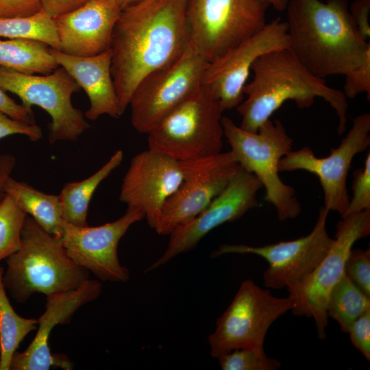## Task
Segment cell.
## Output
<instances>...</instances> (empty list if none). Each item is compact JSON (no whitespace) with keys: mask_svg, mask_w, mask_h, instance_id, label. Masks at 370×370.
Wrapping results in <instances>:
<instances>
[{"mask_svg":"<svg viewBox=\"0 0 370 370\" xmlns=\"http://www.w3.org/2000/svg\"><path fill=\"white\" fill-rule=\"evenodd\" d=\"M271 5H272L278 11H283L286 10L289 0H267Z\"/></svg>","mask_w":370,"mask_h":370,"instance_id":"40","label":"cell"},{"mask_svg":"<svg viewBox=\"0 0 370 370\" xmlns=\"http://www.w3.org/2000/svg\"><path fill=\"white\" fill-rule=\"evenodd\" d=\"M208 63L190 42L178 59L144 77L129 104L133 127L147 134L192 96L201 86Z\"/></svg>","mask_w":370,"mask_h":370,"instance_id":"9","label":"cell"},{"mask_svg":"<svg viewBox=\"0 0 370 370\" xmlns=\"http://www.w3.org/2000/svg\"><path fill=\"white\" fill-rule=\"evenodd\" d=\"M251 71L253 79L243 88L247 99L236 108L242 117V129L257 132L286 101H295L299 108H308L321 97L338 116V134L345 131L348 105L343 91L330 87L323 79L312 74L288 48L262 55Z\"/></svg>","mask_w":370,"mask_h":370,"instance_id":"3","label":"cell"},{"mask_svg":"<svg viewBox=\"0 0 370 370\" xmlns=\"http://www.w3.org/2000/svg\"><path fill=\"white\" fill-rule=\"evenodd\" d=\"M347 332L353 345L370 360V310L360 315L351 325Z\"/></svg>","mask_w":370,"mask_h":370,"instance_id":"33","label":"cell"},{"mask_svg":"<svg viewBox=\"0 0 370 370\" xmlns=\"http://www.w3.org/2000/svg\"><path fill=\"white\" fill-rule=\"evenodd\" d=\"M187 1L137 0L121 10L110 47L121 115L140 82L178 59L190 44Z\"/></svg>","mask_w":370,"mask_h":370,"instance_id":"1","label":"cell"},{"mask_svg":"<svg viewBox=\"0 0 370 370\" xmlns=\"http://www.w3.org/2000/svg\"><path fill=\"white\" fill-rule=\"evenodd\" d=\"M0 86L17 95L22 105H34L51 116L49 140L75 141L89 127L82 111L71 102L73 93L81 88L62 66L47 75L25 74L0 66Z\"/></svg>","mask_w":370,"mask_h":370,"instance_id":"11","label":"cell"},{"mask_svg":"<svg viewBox=\"0 0 370 370\" xmlns=\"http://www.w3.org/2000/svg\"><path fill=\"white\" fill-rule=\"evenodd\" d=\"M90 0H40L42 10L54 18L75 10Z\"/></svg>","mask_w":370,"mask_h":370,"instance_id":"38","label":"cell"},{"mask_svg":"<svg viewBox=\"0 0 370 370\" xmlns=\"http://www.w3.org/2000/svg\"><path fill=\"white\" fill-rule=\"evenodd\" d=\"M123 158V151L118 150L90 177L64 184L59 195L64 221L76 226L88 225V209L94 192L101 182L121 164Z\"/></svg>","mask_w":370,"mask_h":370,"instance_id":"23","label":"cell"},{"mask_svg":"<svg viewBox=\"0 0 370 370\" xmlns=\"http://www.w3.org/2000/svg\"><path fill=\"white\" fill-rule=\"evenodd\" d=\"M0 112L10 117L31 124L35 123L34 114L31 108L16 103L0 86Z\"/></svg>","mask_w":370,"mask_h":370,"instance_id":"36","label":"cell"},{"mask_svg":"<svg viewBox=\"0 0 370 370\" xmlns=\"http://www.w3.org/2000/svg\"><path fill=\"white\" fill-rule=\"evenodd\" d=\"M5 260L3 283L18 303L36 293L48 296L75 289L89 280V271L70 258L60 241L28 215L20 248Z\"/></svg>","mask_w":370,"mask_h":370,"instance_id":"4","label":"cell"},{"mask_svg":"<svg viewBox=\"0 0 370 370\" xmlns=\"http://www.w3.org/2000/svg\"><path fill=\"white\" fill-rule=\"evenodd\" d=\"M41 10L40 0H0V18L26 16Z\"/></svg>","mask_w":370,"mask_h":370,"instance_id":"35","label":"cell"},{"mask_svg":"<svg viewBox=\"0 0 370 370\" xmlns=\"http://www.w3.org/2000/svg\"><path fill=\"white\" fill-rule=\"evenodd\" d=\"M4 192L43 230L60 238L64 221L59 195L40 191L11 176L5 182Z\"/></svg>","mask_w":370,"mask_h":370,"instance_id":"22","label":"cell"},{"mask_svg":"<svg viewBox=\"0 0 370 370\" xmlns=\"http://www.w3.org/2000/svg\"><path fill=\"white\" fill-rule=\"evenodd\" d=\"M262 188L259 180L240 166L227 186L204 210L169 235V241L164 253L146 269V272L193 249L217 227L237 220L257 207V193Z\"/></svg>","mask_w":370,"mask_h":370,"instance_id":"16","label":"cell"},{"mask_svg":"<svg viewBox=\"0 0 370 370\" xmlns=\"http://www.w3.org/2000/svg\"><path fill=\"white\" fill-rule=\"evenodd\" d=\"M370 0H356L350 8V13L356 24L361 37L367 41L370 37L369 15Z\"/></svg>","mask_w":370,"mask_h":370,"instance_id":"37","label":"cell"},{"mask_svg":"<svg viewBox=\"0 0 370 370\" xmlns=\"http://www.w3.org/2000/svg\"><path fill=\"white\" fill-rule=\"evenodd\" d=\"M0 66L25 74L47 75L59 64L50 47L40 41L28 39L0 40Z\"/></svg>","mask_w":370,"mask_h":370,"instance_id":"24","label":"cell"},{"mask_svg":"<svg viewBox=\"0 0 370 370\" xmlns=\"http://www.w3.org/2000/svg\"><path fill=\"white\" fill-rule=\"evenodd\" d=\"M121 7L115 0H90L53 18L62 53L95 56L110 49Z\"/></svg>","mask_w":370,"mask_h":370,"instance_id":"20","label":"cell"},{"mask_svg":"<svg viewBox=\"0 0 370 370\" xmlns=\"http://www.w3.org/2000/svg\"><path fill=\"white\" fill-rule=\"evenodd\" d=\"M223 111L212 93L201 85L148 135V148L178 161L203 158L222 151Z\"/></svg>","mask_w":370,"mask_h":370,"instance_id":"6","label":"cell"},{"mask_svg":"<svg viewBox=\"0 0 370 370\" xmlns=\"http://www.w3.org/2000/svg\"><path fill=\"white\" fill-rule=\"evenodd\" d=\"M352 190L353 196L342 217L370 209V153L366 156L363 168L354 172Z\"/></svg>","mask_w":370,"mask_h":370,"instance_id":"30","label":"cell"},{"mask_svg":"<svg viewBox=\"0 0 370 370\" xmlns=\"http://www.w3.org/2000/svg\"><path fill=\"white\" fill-rule=\"evenodd\" d=\"M223 134L231 152L243 169L253 173L266 190L265 199L276 209L280 221L296 218L301 211L295 190L284 184L279 175L280 160L291 151L293 140L279 120L263 123L257 132L237 126L223 116Z\"/></svg>","mask_w":370,"mask_h":370,"instance_id":"5","label":"cell"},{"mask_svg":"<svg viewBox=\"0 0 370 370\" xmlns=\"http://www.w3.org/2000/svg\"><path fill=\"white\" fill-rule=\"evenodd\" d=\"M291 308L288 297H275L252 280H244L208 338L211 356L218 358L237 349L263 347L270 326Z\"/></svg>","mask_w":370,"mask_h":370,"instance_id":"10","label":"cell"},{"mask_svg":"<svg viewBox=\"0 0 370 370\" xmlns=\"http://www.w3.org/2000/svg\"><path fill=\"white\" fill-rule=\"evenodd\" d=\"M369 234L370 209L341 217L335 238L317 266L302 283L288 289L293 314L312 318L320 339L326 336L330 295L345 274L346 262L353 245Z\"/></svg>","mask_w":370,"mask_h":370,"instance_id":"8","label":"cell"},{"mask_svg":"<svg viewBox=\"0 0 370 370\" xmlns=\"http://www.w3.org/2000/svg\"><path fill=\"white\" fill-rule=\"evenodd\" d=\"M270 5L267 0H188L190 42L210 62L262 30Z\"/></svg>","mask_w":370,"mask_h":370,"instance_id":"7","label":"cell"},{"mask_svg":"<svg viewBox=\"0 0 370 370\" xmlns=\"http://www.w3.org/2000/svg\"><path fill=\"white\" fill-rule=\"evenodd\" d=\"M27 215L5 193L0 201V261L6 259L20 248L22 230Z\"/></svg>","mask_w":370,"mask_h":370,"instance_id":"28","label":"cell"},{"mask_svg":"<svg viewBox=\"0 0 370 370\" xmlns=\"http://www.w3.org/2000/svg\"><path fill=\"white\" fill-rule=\"evenodd\" d=\"M14 134L26 136L32 141L42 137V130L36 123L14 119L0 112V139Z\"/></svg>","mask_w":370,"mask_h":370,"instance_id":"34","label":"cell"},{"mask_svg":"<svg viewBox=\"0 0 370 370\" xmlns=\"http://www.w3.org/2000/svg\"><path fill=\"white\" fill-rule=\"evenodd\" d=\"M223 370H276L280 362L269 358L263 347L237 349L218 358Z\"/></svg>","mask_w":370,"mask_h":370,"instance_id":"29","label":"cell"},{"mask_svg":"<svg viewBox=\"0 0 370 370\" xmlns=\"http://www.w3.org/2000/svg\"><path fill=\"white\" fill-rule=\"evenodd\" d=\"M15 164V158L12 155L3 154L0 156V201L5 195V182L10 177Z\"/></svg>","mask_w":370,"mask_h":370,"instance_id":"39","label":"cell"},{"mask_svg":"<svg viewBox=\"0 0 370 370\" xmlns=\"http://www.w3.org/2000/svg\"><path fill=\"white\" fill-rule=\"evenodd\" d=\"M101 283L88 280L79 287L47 296L45 310L38 319L37 333L27 349L12 355L10 370H48L52 367L71 369L72 365L63 354H52L49 338L58 324L69 322L75 312L96 299L101 294Z\"/></svg>","mask_w":370,"mask_h":370,"instance_id":"19","label":"cell"},{"mask_svg":"<svg viewBox=\"0 0 370 370\" xmlns=\"http://www.w3.org/2000/svg\"><path fill=\"white\" fill-rule=\"evenodd\" d=\"M368 310H370V296L345 274L330 295L327 306L328 319L335 320L341 330L347 332L353 323Z\"/></svg>","mask_w":370,"mask_h":370,"instance_id":"26","label":"cell"},{"mask_svg":"<svg viewBox=\"0 0 370 370\" xmlns=\"http://www.w3.org/2000/svg\"><path fill=\"white\" fill-rule=\"evenodd\" d=\"M329 212L321 207L313 229L305 236L259 247L222 245L212 256L217 257L227 254L259 256L269 264L262 276L264 286L272 289L292 288L310 275L332 243L333 238L326 230Z\"/></svg>","mask_w":370,"mask_h":370,"instance_id":"12","label":"cell"},{"mask_svg":"<svg viewBox=\"0 0 370 370\" xmlns=\"http://www.w3.org/2000/svg\"><path fill=\"white\" fill-rule=\"evenodd\" d=\"M345 274L370 296V249H353L345 265Z\"/></svg>","mask_w":370,"mask_h":370,"instance_id":"31","label":"cell"},{"mask_svg":"<svg viewBox=\"0 0 370 370\" xmlns=\"http://www.w3.org/2000/svg\"><path fill=\"white\" fill-rule=\"evenodd\" d=\"M145 218L138 208H127L114 221L96 227H80L63 222L59 238L70 258L101 280L126 282L128 269L120 264L117 247L134 223Z\"/></svg>","mask_w":370,"mask_h":370,"instance_id":"17","label":"cell"},{"mask_svg":"<svg viewBox=\"0 0 370 370\" xmlns=\"http://www.w3.org/2000/svg\"><path fill=\"white\" fill-rule=\"evenodd\" d=\"M123 9L126 5L137 1V0H115Z\"/></svg>","mask_w":370,"mask_h":370,"instance_id":"41","label":"cell"},{"mask_svg":"<svg viewBox=\"0 0 370 370\" xmlns=\"http://www.w3.org/2000/svg\"><path fill=\"white\" fill-rule=\"evenodd\" d=\"M370 114L364 113L353 119V124L336 148L324 158L317 157L308 147L290 151L280 161L279 171L304 170L315 175L323 193V207L329 212L336 211L343 217L350 197L347 178L352 162L357 154L370 145Z\"/></svg>","mask_w":370,"mask_h":370,"instance_id":"14","label":"cell"},{"mask_svg":"<svg viewBox=\"0 0 370 370\" xmlns=\"http://www.w3.org/2000/svg\"><path fill=\"white\" fill-rule=\"evenodd\" d=\"M286 22L278 17L258 33L208 62L201 78L218 100L222 111L236 108L244 98L243 88L254 62L273 50L288 48Z\"/></svg>","mask_w":370,"mask_h":370,"instance_id":"15","label":"cell"},{"mask_svg":"<svg viewBox=\"0 0 370 370\" xmlns=\"http://www.w3.org/2000/svg\"><path fill=\"white\" fill-rule=\"evenodd\" d=\"M0 37L37 40L60 49L54 19L42 10L26 16L0 18Z\"/></svg>","mask_w":370,"mask_h":370,"instance_id":"27","label":"cell"},{"mask_svg":"<svg viewBox=\"0 0 370 370\" xmlns=\"http://www.w3.org/2000/svg\"><path fill=\"white\" fill-rule=\"evenodd\" d=\"M344 75L343 92L346 98L353 99L358 94L365 92L368 100H370V51L358 66Z\"/></svg>","mask_w":370,"mask_h":370,"instance_id":"32","label":"cell"},{"mask_svg":"<svg viewBox=\"0 0 370 370\" xmlns=\"http://www.w3.org/2000/svg\"><path fill=\"white\" fill-rule=\"evenodd\" d=\"M180 162L183 179L163 206L154 228L160 235H169L204 210L240 168L231 151Z\"/></svg>","mask_w":370,"mask_h":370,"instance_id":"13","label":"cell"},{"mask_svg":"<svg viewBox=\"0 0 370 370\" xmlns=\"http://www.w3.org/2000/svg\"><path fill=\"white\" fill-rule=\"evenodd\" d=\"M183 179L180 162L148 148L135 155L123 179L119 199L140 209L154 229L163 206Z\"/></svg>","mask_w":370,"mask_h":370,"instance_id":"18","label":"cell"},{"mask_svg":"<svg viewBox=\"0 0 370 370\" xmlns=\"http://www.w3.org/2000/svg\"><path fill=\"white\" fill-rule=\"evenodd\" d=\"M288 49L314 75H345L370 51L350 13L348 0H289Z\"/></svg>","mask_w":370,"mask_h":370,"instance_id":"2","label":"cell"},{"mask_svg":"<svg viewBox=\"0 0 370 370\" xmlns=\"http://www.w3.org/2000/svg\"><path fill=\"white\" fill-rule=\"evenodd\" d=\"M0 266V370H10L11 359L24 338L38 327V319L19 316L13 309L3 283Z\"/></svg>","mask_w":370,"mask_h":370,"instance_id":"25","label":"cell"},{"mask_svg":"<svg viewBox=\"0 0 370 370\" xmlns=\"http://www.w3.org/2000/svg\"><path fill=\"white\" fill-rule=\"evenodd\" d=\"M50 52L86 92L90 106L85 117L95 121L102 115L121 116L111 73V50L91 56L66 54L50 47Z\"/></svg>","mask_w":370,"mask_h":370,"instance_id":"21","label":"cell"}]
</instances>
